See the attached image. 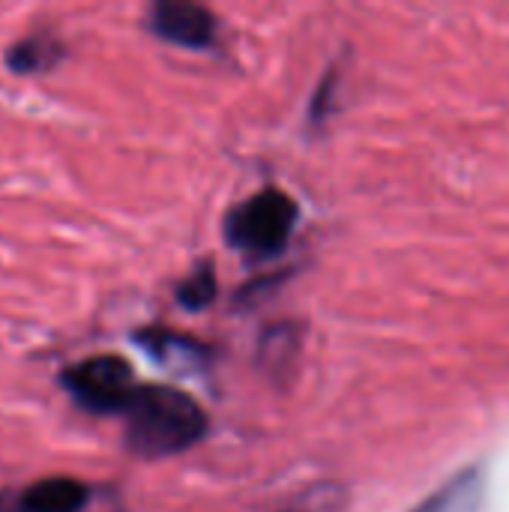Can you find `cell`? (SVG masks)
Segmentation results:
<instances>
[{
  "instance_id": "cell-1",
  "label": "cell",
  "mask_w": 509,
  "mask_h": 512,
  "mask_svg": "<svg viewBox=\"0 0 509 512\" xmlns=\"http://www.w3.org/2000/svg\"><path fill=\"white\" fill-rule=\"evenodd\" d=\"M120 417H126V447L141 459L186 453L207 435V414L177 387L138 384Z\"/></svg>"
},
{
  "instance_id": "cell-2",
  "label": "cell",
  "mask_w": 509,
  "mask_h": 512,
  "mask_svg": "<svg viewBox=\"0 0 509 512\" xmlns=\"http://www.w3.org/2000/svg\"><path fill=\"white\" fill-rule=\"evenodd\" d=\"M294 225L297 204L279 189H264L228 213L225 237L237 252L249 258H273L288 246Z\"/></svg>"
},
{
  "instance_id": "cell-3",
  "label": "cell",
  "mask_w": 509,
  "mask_h": 512,
  "mask_svg": "<svg viewBox=\"0 0 509 512\" xmlns=\"http://www.w3.org/2000/svg\"><path fill=\"white\" fill-rule=\"evenodd\" d=\"M63 387L78 408L90 414H123L135 384L132 366L123 357H87L63 372Z\"/></svg>"
},
{
  "instance_id": "cell-4",
  "label": "cell",
  "mask_w": 509,
  "mask_h": 512,
  "mask_svg": "<svg viewBox=\"0 0 509 512\" xmlns=\"http://www.w3.org/2000/svg\"><path fill=\"white\" fill-rule=\"evenodd\" d=\"M147 27L174 45L183 48H207L216 39V18L207 6L192 0H159L150 6Z\"/></svg>"
},
{
  "instance_id": "cell-5",
  "label": "cell",
  "mask_w": 509,
  "mask_h": 512,
  "mask_svg": "<svg viewBox=\"0 0 509 512\" xmlns=\"http://www.w3.org/2000/svg\"><path fill=\"white\" fill-rule=\"evenodd\" d=\"M87 504H90V489L81 480L48 477L27 486L18 495L15 512H84Z\"/></svg>"
},
{
  "instance_id": "cell-6",
  "label": "cell",
  "mask_w": 509,
  "mask_h": 512,
  "mask_svg": "<svg viewBox=\"0 0 509 512\" xmlns=\"http://www.w3.org/2000/svg\"><path fill=\"white\" fill-rule=\"evenodd\" d=\"M63 57V45L54 39V36H30V39H21L12 45L6 63L12 72L18 75H36V72H48L60 63Z\"/></svg>"
},
{
  "instance_id": "cell-7",
  "label": "cell",
  "mask_w": 509,
  "mask_h": 512,
  "mask_svg": "<svg viewBox=\"0 0 509 512\" xmlns=\"http://www.w3.org/2000/svg\"><path fill=\"white\" fill-rule=\"evenodd\" d=\"M144 348H150L162 363H186V366H195L198 357H201V348L183 336H174V333H141L138 339Z\"/></svg>"
},
{
  "instance_id": "cell-8",
  "label": "cell",
  "mask_w": 509,
  "mask_h": 512,
  "mask_svg": "<svg viewBox=\"0 0 509 512\" xmlns=\"http://www.w3.org/2000/svg\"><path fill=\"white\" fill-rule=\"evenodd\" d=\"M477 477L465 474L456 483L444 486L435 498H429L417 512H468L474 504V492H477Z\"/></svg>"
},
{
  "instance_id": "cell-9",
  "label": "cell",
  "mask_w": 509,
  "mask_h": 512,
  "mask_svg": "<svg viewBox=\"0 0 509 512\" xmlns=\"http://www.w3.org/2000/svg\"><path fill=\"white\" fill-rule=\"evenodd\" d=\"M213 297H216V276H213V267H210V264L192 270V273L180 282V288H177V300H180L186 309H192V312L210 306Z\"/></svg>"
},
{
  "instance_id": "cell-10",
  "label": "cell",
  "mask_w": 509,
  "mask_h": 512,
  "mask_svg": "<svg viewBox=\"0 0 509 512\" xmlns=\"http://www.w3.org/2000/svg\"><path fill=\"white\" fill-rule=\"evenodd\" d=\"M342 501L336 498V489L324 486V489H315L309 492V498H300L297 504H291L288 512H339Z\"/></svg>"
}]
</instances>
